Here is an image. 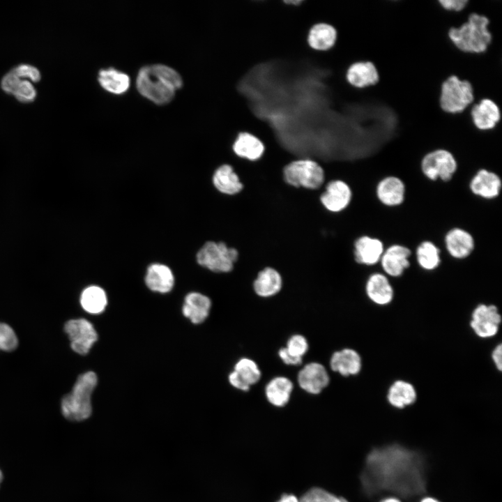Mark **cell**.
<instances>
[{
    "mask_svg": "<svg viewBox=\"0 0 502 502\" xmlns=\"http://www.w3.org/2000/svg\"><path fill=\"white\" fill-rule=\"evenodd\" d=\"M145 283L153 291L167 293L172 289L174 284L173 272L169 266L163 264H151L146 270Z\"/></svg>",
    "mask_w": 502,
    "mask_h": 502,
    "instance_id": "cb8c5ba5",
    "label": "cell"
},
{
    "mask_svg": "<svg viewBox=\"0 0 502 502\" xmlns=\"http://www.w3.org/2000/svg\"><path fill=\"white\" fill-rule=\"evenodd\" d=\"M470 192L486 201L497 199L502 191V178L496 172L485 168L478 169L468 183Z\"/></svg>",
    "mask_w": 502,
    "mask_h": 502,
    "instance_id": "7c38bea8",
    "label": "cell"
},
{
    "mask_svg": "<svg viewBox=\"0 0 502 502\" xmlns=\"http://www.w3.org/2000/svg\"><path fill=\"white\" fill-rule=\"evenodd\" d=\"M333 494L320 487H313L307 491L299 502H326Z\"/></svg>",
    "mask_w": 502,
    "mask_h": 502,
    "instance_id": "8d00e7d4",
    "label": "cell"
},
{
    "mask_svg": "<svg viewBox=\"0 0 502 502\" xmlns=\"http://www.w3.org/2000/svg\"><path fill=\"white\" fill-rule=\"evenodd\" d=\"M364 287L368 299L376 305H388L394 299V287L389 277L382 272L374 271L369 274Z\"/></svg>",
    "mask_w": 502,
    "mask_h": 502,
    "instance_id": "e0dca14e",
    "label": "cell"
},
{
    "mask_svg": "<svg viewBox=\"0 0 502 502\" xmlns=\"http://www.w3.org/2000/svg\"><path fill=\"white\" fill-rule=\"evenodd\" d=\"M474 102L471 84L455 75L441 84L439 104L442 110L450 114L461 113Z\"/></svg>",
    "mask_w": 502,
    "mask_h": 502,
    "instance_id": "52a82bcc",
    "label": "cell"
},
{
    "mask_svg": "<svg viewBox=\"0 0 502 502\" xmlns=\"http://www.w3.org/2000/svg\"><path fill=\"white\" fill-rule=\"evenodd\" d=\"M229 381L232 386L240 390L248 391L250 388L245 384L233 371L229 375Z\"/></svg>",
    "mask_w": 502,
    "mask_h": 502,
    "instance_id": "7bdbcfd3",
    "label": "cell"
},
{
    "mask_svg": "<svg viewBox=\"0 0 502 502\" xmlns=\"http://www.w3.org/2000/svg\"><path fill=\"white\" fill-rule=\"evenodd\" d=\"M13 95L18 100L28 102L34 100L36 91L30 82L21 80Z\"/></svg>",
    "mask_w": 502,
    "mask_h": 502,
    "instance_id": "d590c367",
    "label": "cell"
},
{
    "mask_svg": "<svg viewBox=\"0 0 502 502\" xmlns=\"http://www.w3.org/2000/svg\"><path fill=\"white\" fill-rule=\"evenodd\" d=\"M443 250L449 257L462 261L469 258L476 248V241L468 230L454 227L448 229L443 238Z\"/></svg>",
    "mask_w": 502,
    "mask_h": 502,
    "instance_id": "8fae6325",
    "label": "cell"
},
{
    "mask_svg": "<svg viewBox=\"0 0 502 502\" xmlns=\"http://www.w3.org/2000/svg\"><path fill=\"white\" fill-rule=\"evenodd\" d=\"M98 81L103 89L114 94H122L130 86L128 75L113 68L100 70Z\"/></svg>",
    "mask_w": 502,
    "mask_h": 502,
    "instance_id": "4dcf8cb0",
    "label": "cell"
},
{
    "mask_svg": "<svg viewBox=\"0 0 502 502\" xmlns=\"http://www.w3.org/2000/svg\"><path fill=\"white\" fill-rule=\"evenodd\" d=\"M284 182L294 188L317 190L324 183V172L321 165L309 158L296 159L283 169Z\"/></svg>",
    "mask_w": 502,
    "mask_h": 502,
    "instance_id": "8992f818",
    "label": "cell"
},
{
    "mask_svg": "<svg viewBox=\"0 0 502 502\" xmlns=\"http://www.w3.org/2000/svg\"><path fill=\"white\" fill-rule=\"evenodd\" d=\"M418 393L414 386L405 380L395 381L388 388L386 399L393 408L403 409L413 405L417 400Z\"/></svg>",
    "mask_w": 502,
    "mask_h": 502,
    "instance_id": "484cf974",
    "label": "cell"
},
{
    "mask_svg": "<svg viewBox=\"0 0 502 502\" xmlns=\"http://www.w3.org/2000/svg\"><path fill=\"white\" fill-rule=\"evenodd\" d=\"M353 248L354 261L358 265L372 268L379 264L386 245L379 238L365 234L354 241Z\"/></svg>",
    "mask_w": 502,
    "mask_h": 502,
    "instance_id": "9a60e30c",
    "label": "cell"
},
{
    "mask_svg": "<svg viewBox=\"0 0 502 502\" xmlns=\"http://www.w3.org/2000/svg\"><path fill=\"white\" fill-rule=\"evenodd\" d=\"M278 355L283 363L289 365H298L302 363V358L293 356L285 347L279 350Z\"/></svg>",
    "mask_w": 502,
    "mask_h": 502,
    "instance_id": "60d3db41",
    "label": "cell"
},
{
    "mask_svg": "<svg viewBox=\"0 0 502 502\" xmlns=\"http://www.w3.org/2000/svg\"><path fill=\"white\" fill-rule=\"evenodd\" d=\"M276 502H299V499L294 494H284Z\"/></svg>",
    "mask_w": 502,
    "mask_h": 502,
    "instance_id": "ee69618b",
    "label": "cell"
},
{
    "mask_svg": "<svg viewBox=\"0 0 502 502\" xmlns=\"http://www.w3.org/2000/svg\"><path fill=\"white\" fill-rule=\"evenodd\" d=\"M413 250L402 244L393 243L386 247L379 265L382 273L388 277H402L411 266Z\"/></svg>",
    "mask_w": 502,
    "mask_h": 502,
    "instance_id": "30bf717a",
    "label": "cell"
},
{
    "mask_svg": "<svg viewBox=\"0 0 502 502\" xmlns=\"http://www.w3.org/2000/svg\"><path fill=\"white\" fill-rule=\"evenodd\" d=\"M97 381V376L93 372H86L78 376L72 391L61 400V413L66 419L82 421L91 416V397Z\"/></svg>",
    "mask_w": 502,
    "mask_h": 502,
    "instance_id": "277c9868",
    "label": "cell"
},
{
    "mask_svg": "<svg viewBox=\"0 0 502 502\" xmlns=\"http://www.w3.org/2000/svg\"><path fill=\"white\" fill-rule=\"evenodd\" d=\"M238 258L237 250L223 241H206L196 254L199 265L215 273L232 271Z\"/></svg>",
    "mask_w": 502,
    "mask_h": 502,
    "instance_id": "5b68a950",
    "label": "cell"
},
{
    "mask_svg": "<svg viewBox=\"0 0 502 502\" xmlns=\"http://www.w3.org/2000/svg\"><path fill=\"white\" fill-rule=\"evenodd\" d=\"M336 36V30L333 26L326 23H317L310 29L307 41L311 48L325 51L333 46Z\"/></svg>",
    "mask_w": 502,
    "mask_h": 502,
    "instance_id": "f546056e",
    "label": "cell"
},
{
    "mask_svg": "<svg viewBox=\"0 0 502 502\" xmlns=\"http://www.w3.org/2000/svg\"><path fill=\"white\" fill-rule=\"evenodd\" d=\"M182 84L183 81L178 73L162 64L142 67L136 80L138 91L147 99L160 105L171 101L176 91Z\"/></svg>",
    "mask_w": 502,
    "mask_h": 502,
    "instance_id": "7a4b0ae2",
    "label": "cell"
},
{
    "mask_svg": "<svg viewBox=\"0 0 502 502\" xmlns=\"http://www.w3.org/2000/svg\"><path fill=\"white\" fill-rule=\"evenodd\" d=\"M406 192L404 181L394 175H388L381 178L374 189L377 201L386 208L402 206L405 200Z\"/></svg>",
    "mask_w": 502,
    "mask_h": 502,
    "instance_id": "5bb4252c",
    "label": "cell"
},
{
    "mask_svg": "<svg viewBox=\"0 0 502 502\" xmlns=\"http://www.w3.org/2000/svg\"><path fill=\"white\" fill-rule=\"evenodd\" d=\"M20 82V78L12 70L3 77L1 88L5 92L13 94Z\"/></svg>",
    "mask_w": 502,
    "mask_h": 502,
    "instance_id": "f35d334b",
    "label": "cell"
},
{
    "mask_svg": "<svg viewBox=\"0 0 502 502\" xmlns=\"http://www.w3.org/2000/svg\"><path fill=\"white\" fill-rule=\"evenodd\" d=\"M471 116L476 128L489 130L494 128L500 121L501 113L494 102L485 98L471 105Z\"/></svg>",
    "mask_w": 502,
    "mask_h": 502,
    "instance_id": "d6986e66",
    "label": "cell"
},
{
    "mask_svg": "<svg viewBox=\"0 0 502 502\" xmlns=\"http://www.w3.org/2000/svg\"><path fill=\"white\" fill-rule=\"evenodd\" d=\"M326 502H349V501L342 496H337L335 494H333L332 496Z\"/></svg>",
    "mask_w": 502,
    "mask_h": 502,
    "instance_id": "7dc6e473",
    "label": "cell"
},
{
    "mask_svg": "<svg viewBox=\"0 0 502 502\" xmlns=\"http://www.w3.org/2000/svg\"><path fill=\"white\" fill-rule=\"evenodd\" d=\"M346 79L350 85L363 89L375 85L379 82V74L372 62L358 61L348 68Z\"/></svg>",
    "mask_w": 502,
    "mask_h": 502,
    "instance_id": "603a6c76",
    "label": "cell"
},
{
    "mask_svg": "<svg viewBox=\"0 0 502 502\" xmlns=\"http://www.w3.org/2000/svg\"><path fill=\"white\" fill-rule=\"evenodd\" d=\"M80 303L84 310L91 314L102 312L107 304L105 291L98 286H90L82 293Z\"/></svg>",
    "mask_w": 502,
    "mask_h": 502,
    "instance_id": "1f68e13d",
    "label": "cell"
},
{
    "mask_svg": "<svg viewBox=\"0 0 502 502\" xmlns=\"http://www.w3.org/2000/svg\"><path fill=\"white\" fill-rule=\"evenodd\" d=\"M454 155L445 149H436L426 153L420 160L422 175L431 182H450L457 171Z\"/></svg>",
    "mask_w": 502,
    "mask_h": 502,
    "instance_id": "ba28073f",
    "label": "cell"
},
{
    "mask_svg": "<svg viewBox=\"0 0 502 502\" xmlns=\"http://www.w3.org/2000/svg\"><path fill=\"white\" fill-rule=\"evenodd\" d=\"M427 469L421 452L393 443L369 451L360 480L370 497L388 494L412 501L427 492Z\"/></svg>",
    "mask_w": 502,
    "mask_h": 502,
    "instance_id": "6da1fadb",
    "label": "cell"
},
{
    "mask_svg": "<svg viewBox=\"0 0 502 502\" xmlns=\"http://www.w3.org/2000/svg\"><path fill=\"white\" fill-rule=\"evenodd\" d=\"M211 306V301L208 296L191 292L185 298L182 312L193 324H201L207 318Z\"/></svg>",
    "mask_w": 502,
    "mask_h": 502,
    "instance_id": "4316f807",
    "label": "cell"
},
{
    "mask_svg": "<svg viewBox=\"0 0 502 502\" xmlns=\"http://www.w3.org/2000/svg\"><path fill=\"white\" fill-rule=\"evenodd\" d=\"M211 181L213 187L220 194L227 196L235 195L243 188V185L232 166L226 163L220 165L215 169L211 176Z\"/></svg>",
    "mask_w": 502,
    "mask_h": 502,
    "instance_id": "ffe728a7",
    "label": "cell"
},
{
    "mask_svg": "<svg viewBox=\"0 0 502 502\" xmlns=\"http://www.w3.org/2000/svg\"><path fill=\"white\" fill-rule=\"evenodd\" d=\"M330 378L325 367L319 363H310L298 372L299 386L308 393H320L329 383Z\"/></svg>",
    "mask_w": 502,
    "mask_h": 502,
    "instance_id": "ac0fdd59",
    "label": "cell"
},
{
    "mask_svg": "<svg viewBox=\"0 0 502 502\" xmlns=\"http://www.w3.org/2000/svg\"><path fill=\"white\" fill-rule=\"evenodd\" d=\"M413 257L418 267L424 272H433L441 264V250L430 240L420 241L414 250Z\"/></svg>",
    "mask_w": 502,
    "mask_h": 502,
    "instance_id": "d4e9b609",
    "label": "cell"
},
{
    "mask_svg": "<svg viewBox=\"0 0 502 502\" xmlns=\"http://www.w3.org/2000/svg\"><path fill=\"white\" fill-rule=\"evenodd\" d=\"M491 357L492 362L497 370H502V344L501 343L496 345L493 349Z\"/></svg>",
    "mask_w": 502,
    "mask_h": 502,
    "instance_id": "b9f144b4",
    "label": "cell"
},
{
    "mask_svg": "<svg viewBox=\"0 0 502 502\" xmlns=\"http://www.w3.org/2000/svg\"><path fill=\"white\" fill-rule=\"evenodd\" d=\"M441 6L447 11L460 12L463 10L468 0H438Z\"/></svg>",
    "mask_w": 502,
    "mask_h": 502,
    "instance_id": "ab89813d",
    "label": "cell"
},
{
    "mask_svg": "<svg viewBox=\"0 0 502 502\" xmlns=\"http://www.w3.org/2000/svg\"><path fill=\"white\" fill-rule=\"evenodd\" d=\"M330 366L333 371L343 376H354L361 371L362 358L356 350L345 348L333 353Z\"/></svg>",
    "mask_w": 502,
    "mask_h": 502,
    "instance_id": "44dd1931",
    "label": "cell"
},
{
    "mask_svg": "<svg viewBox=\"0 0 502 502\" xmlns=\"http://www.w3.org/2000/svg\"><path fill=\"white\" fill-rule=\"evenodd\" d=\"M501 315L494 304H478L471 312L469 326L475 335L482 339L494 337L499 333Z\"/></svg>",
    "mask_w": 502,
    "mask_h": 502,
    "instance_id": "9c48e42d",
    "label": "cell"
},
{
    "mask_svg": "<svg viewBox=\"0 0 502 502\" xmlns=\"http://www.w3.org/2000/svg\"><path fill=\"white\" fill-rule=\"evenodd\" d=\"M64 330L69 337L72 349L81 355L86 354L98 339L93 325L84 319L69 320Z\"/></svg>",
    "mask_w": 502,
    "mask_h": 502,
    "instance_id": "4fadbf2b",
    "label": "cell"
},
{
    "mask_svg": "<svg viewBox=\"0 0 502 502\" xmlns=\"http://www.w3.org/2000/svg\"><path fill=\"white\" fill-rule=\"evenodd\" d=\"M13 70L20 78H29L35 82H38L40 79L39 70L36 68L28 64H21Z\"/></svg>",
    "mask_w": 502,
    "mask_h": 502,
    "instance_id": "74e56055",
    "label": "cell"
},
{
    "mask_svg": "<svg viewBox=\"0 0 502 502\" xmlns=\"http://www.w3.org/2000/svg\"><path fill=\"white\" fill-rule=\"evenodd\" d=\"M285 348L293 356L303 358L308 350V343L304 336L294 335L289 339Z\"/></svg>",
    "mask_w": 502,
    "mask_h": 502,
    "instance_id": "e575fe53",
    "label": "cell"
},
{
    "mask_svg": "<svg viewBox=\"0 0 502 502\" xmlns=\"http://www.w3.org/2000/svg\"><path fill=\"white\" fill-rule=\"evenodd\" d=\"M379 502H402V501L394 496H386L382 497Z\"/></svg>",
    "mask_w": 502,
    "mask_h": 502,
    "instance_id": "f6af8a7d",
    "label": "cell"
},
{
    "mask_svg": "<svg viewBox=\"0 0 502 502\" xmlns=\"http://www.w3.org/2000/svg\"><path fill=\"white\" fill-rule=\"evenodd\" d=\"M293 387V383L288 378L277 376L267 383L265 395L268 401L273 406H284L289 401Z\"/></svg>",
    "mask_w": 502,
    "mask_h": 502,
    "instance_id": "f1b7e54d",
    "label": "cell"
},
{
    "mask_svg": "<svg viewBox=\"0 0 502 502\" xmlns=\"http://www.w3.org/2000/svg\"><path fill=\"white\" fill-rule=\"evenodd\" d=\"M352 199V191L349 185L341 180L330 181L324 185V191L319 200L323 206L331 213H340L345 210Z\"/></svg>",
    "mask_w": 502,
    "mask_h": 502,
    "instance_id": "2e32d148",
    "label": "cell"
},
{
    "mask_svg": "<svg viewBox=\"0 0 502 502\" xmlns=\"http://www.w3.org/2000/svg\"><path fill=\"white\" fill-rule=\"evenodd\" d=\"M2 480H3V473L0 469V485H1V482H2Z\"/></svg>",
    "mask_w": 502,
    "mask_h": 502,
    "instance_id": "c3c4849f",
    "label": "cell"
},
{
    "mask_svg": "<svg viewBox=\"0 0 502 502\" xmlns=\"http://www.w3.org/2000/svg\"><path fill=\"white\" fill-rule=\"evenodd\" d=\"M234 154L241 158L250 161L259 159L264 153L263 143L254 135L246 132H239L232 144Z\"/></svg>",
    "mask_w": 502,
    "mask_h": 502,
    "instance_id": "83f0119b",
    "label": "cell"
},
{
    "mask_svg": "<svg viewBox=\"0 0 502 502\" xmlns=\"http://www.w3.org/2000/svg\"><path fill=\"white\" fill-rule=\"evenodd\" d=\"M233 372L250 387L257 383L261 376L257 364L248 358L240 359L236 363Z\"/></svg>",
    "mask_w": 502,
    "mask_h": 502,
    "instance_id": "d6a6232c",
    "label": "cell"
},
{
    "mask_svg": "<svg viewBox=\"0 0 502 502\" xmlns=\"http://www.w3.org/2000/svg\"><path fill=\"white\" fill-rule=\"evenodd\" d=\"M17 346V338L10 326L0 323V349L7 351L14 350Z\"/></svg>",
    "mask_w": 502,
    "mask_h": 502,
    "instance_id": "836d02e7",
    "label": "cell"
},
{
    "mask_svg": "<svg viewBox=\"0 0 502 502\" xmlns=\"http://www.w3.org/2000/svg\"><path fill=\"white\" fill-rule=\"evenodd\" d=\"M282 284V278L278 271L271 267H266L257 273L252 282V289L259 297L269 298L279 294Z\"/></svg>",
    "mask_w": 502,
    "mask_h": 502,
    "instance_id": "7402d4cb",
    "label": "cell"
},
{
    "mask_svg": "<svg viewBox=\"0 0 502 502\" xmlns=\"http://www.w3.org/2000/svg\"><path fill=\"white\" fill-rule=\"evenodd\" d=\"M418 502H441L437 498L432 496H425L420 498Z\"/></svg>",
    "mask_w": 502,
    "mask_h": 502,
    "instance_id": "bcb514c9",
    "label": "cell"
},
{
    "mask_svg": "<svg viewBox=\"0 0 502 502\" xmlns=\"http://www.w3.org/2000/svg\"><path fill=\"white\" fill-rule=\"evenodd\" d=\"M489 20L483 15L471 13L466 22L448 31V37L461 52L470 54L484 52L492 41L487 26Z\"/></svg>",
    "mask_w": 502,
    "mask_h": 502,
    "instance_id": "3957f363",
    "label": "cell"
}]
</instances>
